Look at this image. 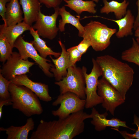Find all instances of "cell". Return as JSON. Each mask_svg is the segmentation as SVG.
Returning a JSON list of instances; mask_svg holds the SVG:
<instances>
[{
  "label": "cell",
  "instance_id": "ac0fdd59",
  "mask_svg": "<svg viewBox=\"0 0 139 139\" xmlns=\"http://www.w3.org/2000/svg\"><path fill=\"white\" fill-rule=\"evenodd\" d=\"M105 18L115 22L118 25L119 29L116 33L117 38H120L132 35L135 19L130 10H127L126 15L120 19L115 20Z\"/></svg>",
  "mask_w": 139,
  "mask_h": 139
},
{
  "label": "cell",
  "instance_id": "7402d4cb",
  "mask_svg": "<svg viewBox=\"0 0 139 139\" xmlns=\"http://www.w3.org/2000/svg\"><path fill=\"white\" fill-rule=\"evenodd\" d=\"M29 31L30 33L33 38V40L31 42L42 57L46 58L48 56L52 55L57 58L60 56L61 53L54 52L48 46L46 42L40 37L37 31L35 30L32 26Z\"/></svg>",
  "mask_w": 139,
  "mask_h": 139
},
{
  "label": "cell",
  "instance_id": "e575fe53",
  "mask_svg": "<svg viewBox=\"0 0 139 139\" xmlns=\"http://www.w3.org/2000/svg\"><path fill=\"white\" fill-rule=\"evenodd\" d=\"M136 40L137 42V43H138V44L139 45V38H136Z\"/></svg>",
  "mask_w": 139,
  "mask_h": 139
},
{
  "label": "cell",
  "instance_id": "1f68e13d",
  "mask_svg": "<svg viewBox=\"0 0 139 139\" xmlns=\"http://www.w3.org/2000/svg\"><path fill=\"white\" fill-rule=\"evenodd\" d=\"M12 103L11 101V99L7 100L0 101V118L2 117L3 108L4 106L12 105Z\"/></svg>",
  "mask_w": 139,
  "mask_h": 139
},
{
  "label": "cell",
  "instance_id": "5bb4252c",
  "mask_svg": "<svg viewBox=\"0 0 139 139\" xmlns=\"http://www.w3.org/2000/svg\"><path fill=\"white\" fill-rule=\"evenodd\" d=\"M58 42L62 49L60 55L56 59L53 58L51 55L49 56L54 64L50 71L53 73L56 81L61 80L66 75L67 69L70 67L69 56L65 47L60 40H59Z\"/></svg>",
  "mask_w": 139,
  "mask_h": 139
},
{
  "label": "cell",
  "instance_id": "9c48e42d",
  "mask_svg": "<svg viewBox=\"0 0 139 139\" xmlns=\"http://www.w3.org/2000/svg\"><path fill=\"white\" fill-rule=\"evenodd\" d=\"M97 93L103 99L102 107L113 116L116 108L125 101L119 92L103 77L98 80Z\"/></svg>",
  "mask_w": 139,
  "mask_h": 139
},
{
  "label": "cell",
  "instance_id": "f1b7e54d",
  "mask_svg": "<svg viewBox=\"0 0 139 139\" xmlns=\"http://www.w3.org/2000/svg\"><path fill=\"white\" fill-rule=\"evenodd\" d=\"M76 46L78 50L82 55L86 52L89 47L91 46V44L89 40L83 38Z\"/></svg>",
  "mask_w": 139,
  "mask_h": 139
},
{
  "label": "cell",
  "instance_id": "d6a6232c",
  "mask_svg": "<svg viewBox=\"0 0 139 139\" xmlns=\"http://www.w3.org/2000/svg\"><path fill=\"white\" fill-rule=\"evenodd\" d=\"M137 6V13L136 17L135 19L133 29L135 30L139 25V0H137L136 2Z\"/></svg>",
  "mask_w": 139,
  "mask_h": 139
},
{
  "label": "cell",
  "instance_id": "277c9868",
  "mask_svg": "<svg viewBox=\"0 0 139 139\" xmlns=\"http://www.w3.org/2000/svg\"><path fill=\"white\" fill-rule=\"evenodd\" d=\"M82 38L89 40L93 49L97 51L106 49L110 43V39L117 32L115 28L108 27L97 21H91L84 26Z\"/></svg>",
  "mask_w": 139,
  "mask_h": 139
},
{
  "label": "cell",
  "instance_id": "44dd1931",
  "mask_svg": "<svg viewBox=\"0 0 139 139\" xmlns=\"http://www.w3.org/2000/svg\"><path fill=\"white\" fill-rule=\"evenodd\" d=\"M18 0H11L6 5L5 17L7 26L15 25L23 20L22 11Z\"/></svg>",
  "mask_w": 139,
  "mask_h": 139
},
{
  "label": "cell",
  "instance_id": "83f0119b",
  "mask_svg": "<svg viewBox=\"0 0 139 139\" xmlns=\"http://www.w3.org/2000/svg\"><path fill=\"white\" fill-rule=\"evenodd\" d=\"M139 119L136 116H134L133 123L136 125L137 129L134 134H129L126 131H119L118 129L114 128H112V129L119 132L122 136L125 139H132L136 138L139 139V122H138Z\"/></svg>",
  "mask_w": 139,
  "mask_h": 139
},
{
  "label": "cell",
  "instance_id": "2e32d148",
  "mask_svg": "<svg viewBox=\"0 0 139 139\" xmlns=\"http://www.w3.org/2000/svg\"><path fill=\"white\" fill-rule=\"evenodd\" d=\"M23 13V21L32 26L36 21L41 6L39 0H19Z\"/></svg>",
  "mask_w": 139,
  "mask_h": 139
},
{
  "label": "cell",
  "instance_id": "4316f807",
  "mask_svg": "<svg viewBox=\"0 0 139 139\" xmlns=\"http://www.w3.org/2000/svg\"><path fill=\"white\" fill-rule=\"evenodd\" d=\"M68 53L70 66L76 64L80 61L82 55L77 49L76 46L71 47L67 50Z\"/></svg>",
  "mask_w": 139,
  "mask_h": 139
},
{
  "label": "cell",
  "instance_id": "6da1fadb",
  "mask_svg": "<svg viewBox=\"0 0 139 139\" xmlns=\"http://www.w3.org/2000/svg\"><path fill=\"white\" fill-rule=\"evenodd\" d=\"M91 118L82 110L57 120H41L30 139H72L84 132V121Z\"/></svg>",
  "mask_w": 139,
  "mask_h": 139
},
{
  "label": "cell",
  "instance_id": "ba28073f",
  "mask_svg": "<svg viewBox=\"0 0 139 139\" xmlns=\"http://www.w3.org/2000/svg\"><path fill=\"white\" fill-rule=\"evenodd\" d=\"M14 47L18 50L21 58L25 60L30 58L33 59L47 76L51 77L54 76L53 73L50 71L51 68L54 65L49 63V60L42 57L37 52L32 44L24 40L21 35L15 41Z\"/></svg>",
  "mask_w": 139,
  "mask_h": 139
},
{
  "label": "cell",
  "instance_id": "8992f818",
  "mask_svg": "<svg viewBox=\"0 0 139 139\" xmlns=\"http://www.w3.org/2000/svg\"><path fill=\"white\" fill-rule=\"evenodd\" d=\"M93 67L91 72L87 73V69L85 66L82 67L85 78V92L86 108H92L97 105L102 103V98L97 93L98 78L102 76L101 68L96 59L92 58Z\"/></svg>",
  "mask_w": 139,
  "mask_h": 139
},
{
  "label": "cell",
  "instance_id": "836d02e7",
  "mask_svg": "<svg viewBox=\"0 0 139 139\" xmlns=\"http://www.w3.org/2000/svg\"><path fill=\"white\" fill-rule=\"evenodd\" d=\"M134 36L136 38H139V25L135 30Z\"/></svg>",
  "mask_w": 139,
  "mask_h": 139
},
{
  "label": "cell",
  "instance_id": "cb8c5ba5",
  "mask_svg": "<svg viewBox=\"0 0 139 139\" xmlns=\"http://www.w3.org/2000/svg\"><path fill=\"white\" fill-rule=\"evenodd\" d=\"M132 41L131 47L122 53L121 58L124 60L139 66V45L134 38Z\"/></svg>",
  "mask_w": 139,
  "mask_h": 139
},
{
  "label": "cell",
  "instance_id": "7a4b0ae2",
  "mask_svg": "<svg viewBox=\"0 0 139 139\" xmlns=\"http://www.w3.org/2000/svg\"><path fill=\"white\" fill-rule=\"evenodd\" d=\"M96 60L102 76L120 93L125 100L126 93L132 86L134 72L127 63L109 55L97 57Z\"/></svg>",
  "mask_w": 139,
  "mask_h": 139
},
{
  "label": "cell",
  "instance_id": "d590c367",
  "mask_svg": "<svg viewBox=\"0 0 139 139\" xmlns=\"http://www.w3.org/2000/svg\"><path fill=\"white\" fill-rule=\"evenodd\" d=\"M91 0L93 1L94 2L96 3H98L99 1V0Z\"/></svg>",
  "mask_w": 139,
  "mask_h": 139
},
{
  "label": "cell",
  "instance_id": "7c38bea8",
  "mask_svg": "<svg viewBox=\"0 0 139 139\" xmlns=\"http://www.w3.org/2000/svg\"><path fill=\"white\" fill-rule=\"evenodd\" d=\"M13 83L23 85L33 92L41 100L48 102L52 100L49 94L48 86L41 82H34L25 74L18 75L10 80Z\"/></svg>",
  "mask_w": 139,
  "mask_h": 139
},
{
  "label": "cell",
  "instance_id": "f546056e",
  "mask_svg": "<svg viewBox=\"0 0 139 139\" xmlns=\"http://www.w3.org/2000/svg\"><path fill=\"white\" fill-rule=\"evenodd\" d=\"M41 4H43L47 8H54L59 7L62 0H39Z\"/></svg>",
  "mask_w": 139,
  "mask_h": 139
},
{
  "label": "cell",
  "instance_id": "4dcf8cb0",
  "mask_svg": "<svg viewBox=\"0 0 139 139\" xmlns=\"http://www.w3.org/2000/svg\"><path fill=\"white\" fill-rule=\"evenodd\" d=\"M11 0H0V15L2 19L4 22V25L7 26L5 17V13L6 10V5Z\"/></svg>",
  "mask_w": 139,
  "mask_h": 139
},
{
  "label": "cell",
  "instance_id": "d4e9b609",
  "mask_svg": "<svg viewBox=\"0 0 139 139\" xmlns=\"http://www.w3.org/2000/svg\"><path fill=\"white\" fill-rule=\"evenodd\" d=\"M13 49L5 37L0 33V61L1 62L5 63L12 54Z\"/></svg>",
  "mask_w": 139,
  "mask_h": 139
},
{
  "label": "cell",
  "instance_id": "30bf717a",
  "mask_svg": "<svg viewBox=\"0 0 139 139\" xmlns=\"http://www.w3.org/2000/svg\"><path fill=\"white\" fill-rule=\"evenodd\" d=\"M35 64L28 59H23L19 53L13 52L3 63L0 70V73L7 79L10 80L17 75L29 72L30 67Z\"/></svg>",
  "mask_w": 139,
  "mask_h": 139
},
{
  "label": "cell",
  "instance_id": "484cf974",
  "mask_svg": "<svg viewBox=\"0 0 139 139\" xmlns=\"http://www.w3.org/2000/svg\"><path fill=\"white\" fill-rule=\"evenodd\" d=\"M11 82V80L7 79L0 73V101L11 99L8 88Z\"/></svg>",
  "mask_w": 139,
  "mask_h": 139
},
{
  "label": "cell",
  "instance_id": "4fadbf2b",
  "mask_svg": "<svg viewBox=\"0 0 139 139\" xmlns=\"http://www.w3.org/2000/svg\"><path fill=\"white\" fill-rule=\"evenodd\" d=\"M90 115L92 119L91 123L94 126V128L97 131L99 132L104 130L107 127L118 129L120 127H122L133 129L127 125L125 121H121L117 118L107 119L106 117L108 113L106 112L100 114L94 107L92 108Z\"/></svg>",
  "mask_w": 139,
  "mask_h": 139
},
{
  "label": "cell",
  "instance_id": "e0dca14e",
  "mask_svg": "<svg viewBox=\"0 0 139 139\" xmlns=\"http://www.w3.org/2000/svg\"><path fill=\"white\" fill-rule=\"evenodd\" d=\"M31 27L23 21L10 26H5L3 24L0 25V33L5 37L13 48L14 43L18 38L25 31L29 30Z\"/></svg>",
  "mask_w": 139,
  "mask_h": 139
},
{
  "label": "cell",
  "instance_id": "ffe728a7",
  "mask_svg": "<svg viewBox=\"0 0 139 139\" xmlns=\"http://www.w3.org/2000/svg\"><path fill=\"white\" fill-rule=\"evenodd\" d=\"M103 2L104 6L100 9V13L108 14L113 12L117 20L121 19L126 15L129 4L127 0H124L121 2L113 0L109 2L107 0H103Z\"/></svg>",
  "mask_w": 139,
  "mask_h": 139
},
{
  "label": "cell",
  "instance_id": "9a60e30c",
  "mask_svg": "<svg viewBox=\"0 0 139 139\" xmlns=\"http://www.w3.org/2000/svg\"><path fill=\"white\" fill-rule=\"evenodd\" d=\"M34 123L33 118H28L25 124L20 126L12 125L5 128H0L1 131H5L7 139H27L29 133L34 128Z\"/></svg>",
  "mask_w": 139,
  "mask_h": 139
},
{
  "label": "cell",
  "instance_id": "52a82bcc",
  "mask_svg": "<svg viewBox=\"0 0 139 139\" xmlns=\"http://www.w3.org/2000/svg\"><path fill=\"white\" fill-rule=\"evenodd\" d=\"M85 103V99L80 98L73 93L67 92L60 94L53 102V106H60L56 110H52L51 113L59 118H64L72 113L83 110Z\"/></svg>",
  "mask_w": 139,
  "mask_h": 139
},
{
  "label": "cell",
  "instance_id": "5b68a950",
  "mask_svg": "<svg viewBox=\"0 0 139 139\" xmlns=\"http://www.w3.org/2000/svg\"><path fill=\"white\" fill-rule=\"evenodd\" d=\"M55 84L59 88L60 94L70 92L76 94L80 98L85 99V82L82 68L76 64L68 67L66 75Z\"/></svg>",
  "mask_w": 139,
  "mask_h": 139
},
{
  "label": "cell",
  "instance_id": "d6986e66",
  "mask_svg": "<svg viewBox=\"0 0 139 139\" xmlns=\"http://www.w3.org/2000/svg\"><path fill=\"white\" fill-rule=\"evenodd\" d=\"M59 15L62 19L59 21L58 28L59 30L63 32L65 30V27L66 24H70L75 27L78 30V36L82 37L84 32V26H83L80 22V17H77L71 14L66 11L64 6L59 8Z\"/></svg>",
  "mask_w": 139,
  "mask_h": 139
},
{
  "label": "cell",
  "instance_id": "3957f363",
  "mask_svg": "<svg viewBox=\"0 0 139 139\" xmlns=\"http://www.w3.org/2000/svg\"><path fill=\"white\" fill-rule=\"evenodd\" d=\"M8 90L13 109L18 110L28 117L42 113L43 109L39 98L30 89L11 82Z\"/></svg>",
  "mask_w": 139,
  "mask_h": 139
},
{
  "label": "cell",
  "instance_id": "8fae6325",
  "mask_svg": "<svg viewBox=\"0 0 139 139\" xmlns=\"http://www.w3.org/2000/svg\"><path fill=\"white\" fill-rule=\"evenodd\" d=\"M59 7L54 8V12L51 15H46L41 11L39 12L35 23L32 27L40 36L51 40L56 37L59 30L56 25Z\"/></svg>",
  "mask_w": 139,
  "mask_h": 139
},
{
  "label": "cell",
  "instance_id": "603a6c76",
  "mask_svg": "<svg viewBox=\"0 0 139 139\" xmlns=\"http://www.w3.org/2000/svg\"><path fill=\"white\" fill-rule=\"evenodd\" d=\"M66 4L65 6L74 11L78 15L83 12L95 14L97 12L95 8L96 5L92 0L84 1L83 0H64Z\"/></svg>",
  "mask_w": 139,
  "mask_h": 139
}]
</instances>
